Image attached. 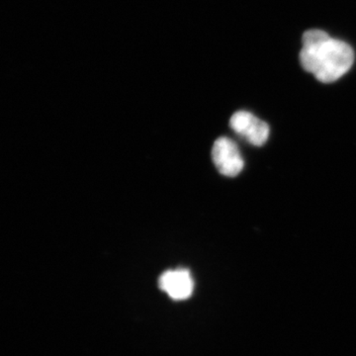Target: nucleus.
Masks as SVG:
<instances>
[{"mask_svg": "<svg viewBox=\"0 0 356 356\" xmlns=\"http://www.w3.org/2000/svg\"><path fill=\"white\" fill-rule=\"evenodd\" d=\"M229 126L238 135L257 147L266 144L270 132L266 122L248 111L236 112L229 120Z\"/></svg>", "mask_w": 356, "mask_h": 356, "instance_id": "nucleus-3", "label": "nucleus"}, {"mask_svg": "<svg viewBox=\"0 0 356 356\" xmlns=\"http://www.w3.org/2000/svg\"><path fill=\"white\" fill-rule=\"evenodd\" d=\"M159 286L175 300L189 298L193 293L194 282L186 269H175L161 274Z\"/></svg>", "mask_w": 356, "mask_h": 356, "instance_id": "nucleus-4", "label": "nucleus"}, {"mask_svg": "<svg viewBox=\"0 0 356 356\" xmlns=\"http://www.w3.org/2000/svg\"><path fill=\"white\" fill-rule=\"evenodd\" d=\"M212 159L218 172L225 177H236L245 165L240 149L233 140L226 137L219 138L214 143Z\"/></svg>", "mask_w": 356, "mask_h": 356, "instance_id": "nucleus-2", "label": "nucleus"}, {"mask_svg": "<svg viewBox=\"0 0 356 356\" xmlns=\"http://www.w3.org/2000/svg\"><path fill=\"white\" fill-rule=\"evenodd\" d=\"M300 62L318 81L332 83L351 69L355 51L346 42L332 38L322 30H310L303 35Z\"/></svg>", "mask_w": 356, "mask_h": 356, "instance_id": "nucleus-1", "label": "nucleus"}]
</instances>
